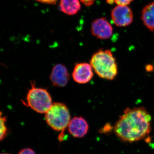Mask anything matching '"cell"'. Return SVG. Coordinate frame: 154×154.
<instances>
[{"label":"cell","instance_id":"5b68a950","mask_svg":"<svg viewBox=\"0 0 154 154\" xmlns=\"http://www.w3.org/2000/svg\"><path fill=\"white\" fill-rule=\"evenodd\" d=\"M111 17L114 24L118 27H126L133 21V13L128 6L117 5L111 11Z\"/></svg>","mask_w":154,"mask_h":154},{"label":"cell","instance_id":"e0dca14e","mask_svg":"<svg viewBox=\"0 0 154 154\" xmlns=\"http://www.w3.org/2000/svg\"><path fill=\"white\" fill-rule=\"evenodd\" d=\"M146 69L148 71H151L153 69V67L151 65H147L146 66Z\"/></svg>","mask_w":154,"mask_h":154},{"label":"cell","instance_id":"277c9868","mask_svg":"<svg viewBox=\"0 0 154 154\" xmlns=\"http://www.w3.org/2000/svg\"><path fill=\"white\" fill-rule=\"evenodd\" d=\"M45 119L53 129L63 133L70 121V114L64 104L55 102L45 113Z\"/></svg>","mask_w":154,"mask_h":154},{"label":"cell","instance_id":"5bb4252c","mask_svg":"<svg viewBox=\"0 0 154 154\" xmlns=\"http://www.w3.org/2000/svg\"><path fill=\"white\" fill-rule=\"evenodd\" d=\"M19 154H36L33 150L30 148L23 149L19 152Z\"/></svg>","mask_w":154,"mask_h":154},{"label":"cell","instance_id":"2e32d148","mask_svg":"<svg viewBox=\"0 0 154 154\" xmlns=\"http://www.w3.org/2000/svg\"><path fill=\"white\" fill-rule=\"evenodd\" d=\"M85 5L91 6L93 5L96 0H80Z\"/></svg>","mask_w":154,"mask_h":154},{"label":"cell","instance_id":"6da1fadb","mask_svg":"<svg viewBox=\"0 0 154 154\" xmlns=\"http://www.w3.org/2000/svg\"><path fill=\"white\" fill-rule=\"evenodd\" d=\"M151 116L143 107L127 108L119 116L113 127L121 140L134 142L149 137L151 130Z\"/></svg>","mask_w":154,"mask_h":154},{"label":"cell","instance_id":"3957f363","mask_svg":"<svg viewBox=\"0 0 154 154\" xmlns=\"http://www.w3.org/2000/svg\"><path fill=\"white\" fill-rule=\"evenodd\" d=\"M24 105L40 113H45L52 105V99L49 92L44 88H36L31 83Z\"/></svg>","mask_w":154,"mask_h":154},{"label":"cell","instance_id":"ba28073f","mask_svg":"<svg viewBox=\"0 0 154 154\" xmlns=\"http://www.w3.org/2000/svg\"><path fill=\"white\" fill-rule=\"evenodd\" d=\"M50 79L55 87L61 88L66 86L70 79L66 67L61 64L56 65L53 68Z\"/></svg>","mask_w":154,"mask_h":154},{"label":"cell","instance_id":"30bf717a","mask_svg":"<svg viewBox=\"0 0 154 154\" xmlns=\"http://www.w3.org/2000/svg\"><path fill=\"white\" fill-rule=\"evenodd\" d=\"M141 19L144 25L150 31H154V2L147 5L143 9Z\"/></svg>","mask_w":154,"mask_h":154},{"label":"cell","instance_id":"9a60e30c","mask_svg":"<svg viewBox=\"0 0 154 154\" xmlns=\"http://www.w3.org/2000/svg\"><path fill=\"white\" fill-rule=\"evenodd\" d=\"M39 2L44 3V4H50L54 5L55 4L58 0H36Z\"/></svg>","mask_w":154,"mask_h":154},{"label":"cell","instance_id":"8fae6325","mask_svg":"<svg viewBox=\"0 0 154 154\" xmlns=\"http://www.w3.org/2000/svg\"><path fill=\"white\" fill-rule=\"evenodd\" d=\"M60 8L64 14L72 16L80 11L81 5L79 0H60Z\"/></svg>","mask_w":154,"mask_h":154},{"label":"cell","instance_id":"52a82bcc","mask_svg":"<svg viewBox=\"0 0 154 154\" xmlns=\"http://www.w3.org/2000/svg\"><path fill=\"white\" fill-rule=\"evenodd\" d=\"M72 76L75 82L79 84L89 82L94 76L91 65L86 63H77L73 71Z\"/></svg>","mask_w":154,"mask_h":154},{"label":"cell","instance_id":"ac0fdd59","mask_svg":"<svg viewBox=\"0 0 154 154\" xmlns=\"http://www.w3.org/2000/svg\"><path fill=\"white\" fill-rule=\"evenodd\" d=\"M9 154L8 153H4V154Z\"/></svg>","mask_w":154,"mask_h":154},{"label":"cell","instance_id":"9c48e42d","mask_svg":"<svg viewBox=\"0 0 154 154\" xmlns=\"http://www.w3.org/2000/svg\"><path fill=\"white\" fill-rule=\"evenodd\" d=\"M69 133L75 137H83L88 133L89 125L82 117H74L71 119L68 125Z\"/></svg>","mask_w":154,"mask_h":154},{"label":"cell","instance_id":"8992f818","mask_svg":"<svg viewBox=\"0 0 154 154\" xmlns=\"http://www.w3.org/2000/svg\"><path fill=\"white\" fill-rule=\"evenodd\" d=\"M91 31L96 38L106 39L112 36L113 28L112 25L104 17L94 20L91 24Z\"/></svg>","mask_w":154,"mask_h":154},{"label":"cell","instance_id":"7c38bea8","mask_svg":"<svg viewBox=\"0 0 154 154\" xmlns=\"http://www.w3.org/2000/svg\"><path fill=\"white\" fill-rule=\"evenodd\" d=\"M2 113H1V135H0V140L2 141L6 137L8 133V129L6 125L7 121V117L2 116Z\"/></svg>","mask_w":154,"mask_h":154},{"label":"cell","instance_id":"4fadbf2b","mask_svg":"<svg viewBox=\"0 0 154 154\" xmlns=\"http://www.w3.org/2000/svg\"><path fill=\"white\" fill-rule=\"evenodd\" d=\"M113 2L118 5L128 6L133 0H113Z\"/></svg>","mask_w":154,"mask_h":154},{"label":"cell","instance_id":"7a4b0ae2","mask_svg":"<svg viewBox=\"0 0 154 154\" xmlns=\"http://www.w3.org/2000/svg\"><path fill=\"white\" fill-rule=\"evenodd\" d=\"M90 64L96 74L102 79L112 80L118 72L117 63L111 51L100 50L94 53Z\"/></svg>","mask_w":154,"mask_h":154}]
</instances>
